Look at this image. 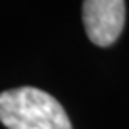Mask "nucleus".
<instances>
[{
  "label": "nucleus",
  "instance_id": "f257e3e1",
  "mask_svg": "<svg viewBox=\"0 0 129 129\" xmlns=\"http://www.w3.org/2000/svg\"><path fill=\"white\" fill-rule=\"evenodd\" d=\"M0 122L7 129H72L62 104L29 86L0 94Z\"/></svg>",
  "mask_w": 129,
  "mask_h": 129
},
{
  "label": "nucleus",
  "instance_id": "f03ea898",
  "mask_svg": "<svg viewBox=\"0 0 129 129\" xmlns=\"http://www.w3.org/2000/svg\"><path fill=\"white\" fill-rule=\"evenodd\" d=\"M82 22L89 40L109 47L117 40L126 22L124 0H84Z\"/></svg>",
  "mask_w": 129,
  "mask_h": 129
}]
</instances>
